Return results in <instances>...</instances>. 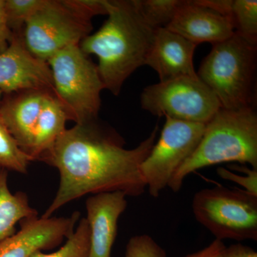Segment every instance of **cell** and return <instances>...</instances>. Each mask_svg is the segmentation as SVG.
<instances>
[{
  "label": "cell",
  "mask_w": 257,
  "mask_h": 257,
  "mask_svg": "<svg viewBox=\"0 0 257 257\" xmlns=\"http://www.w3.org/2000/svg\"><path fill=\"white\" fill-rule=\"evenodd\" d=\"M13 37V32L10 30L5 13V0H0V54L9 47Z\"/></svg>",
  "instance_id": "484cf974"
},
{
  "label": "cell",
  "mask_w": 257,
  "mask_h": 257,
  "mask_svg": "<svg viewBox=\"0 0 257 257\" xmlns=\"http://www.w3.org/2000/svg\"><path fill=\"white\" fill-rule=\"evenodd\" d=\"M166 28L197 45L224 41L234 33L231 18L203 6L197 0H183Z\"/></svg>",
  "instance_id": "4fadbf2b"
},
{
  "label": "cell",
  "mask_w": 257,
  "mask_h": 257,
  "mask_svg": "<svg viewBox=\"0 0 257 257\" xmlns=\"http://www.w3.org/2000/svg\"><path fill=\"white\" fill-rule=\"evenodd\" d=\"M90 243V230L86 218H82L65 244L53 253L37 251L31 257H88Z\"/></svg>",
  "instance_id": "44dd1931"
},
{
  "label": "cell",
  "mask_w": 257,
  "mask_h": 257,
  "mask_svg": "<svg viewBox=\"0 0 257 257\" xmlns=\"http://www.w3.org/2000/svg\"><path fill=\"white\" fill-rule=\"evenodd\" d=\"M30 162L0 118V168L25 174Z\"/></svg>",
  "instance_id": "d6986e66"
},
{
  "label": "cell",
  "mask_w": 257,
  "mask_h": 257,
  "mask_svg": "<svg viewBox=\"0 0 257 257\" xmlns=\"http://www.w3.org/2000/svg\"><path fill=\"white\" fill-rule=\"evenodd\" d=\"M165 117L158 141L140 166L146 187L155 198L168 187L175 172L195 151L206 125Z\"/></svg>",
  "instance_id": "9c48e42d"
},
{
  "label": "cell",
  "mask_w": 257,
  "mask_h": 257,
  "mask_svg": "<svg viewBox=\"0 0 257 257\" xmlns=\"http://www.w3.org/2000/svg\"><path fill=\"white\" fill-rule=\"evenodd\" d=\"M134 3L145 23L156 30L171 23L183 0H134Z\"/></svg>",
  "instance_id": "ac0fdd59"
},
{
  "label": "cell",
  "mask_w": 257,
  "mask_h": 257,
  "mask_svg": "<svg viewBox=\"0 0 257 257\" xmlns=\"http://www.w3.org/2000/svg\"><path fill=\"white\" fill-rule=\"evenodd\" d=\"M64 4L76 14L92 21L97 15H106L105 0H64Z\"/></svg>",
  "instance_id": "cb8c5ba5"
},
{
  "label": "cell",
  "mask_w": 257,
  "mask_h": 257,
  "mask_svg": "<svg viewBox=\"0 0 257 257\" xmlns=\"http://www.w3.org/2000/svg\"><path fill=\"white\" fill-rule=\"evenodd\" d=\"M257 45L238 34L212 44L198 77L215 94L221 108L254 109L256 103Z\"/></svg>",
  "instance_id": "277c9868"
},
{
  "label": "cell",
  "mask_w": 257,
  "mask_h": 257,
  "mask_svg": "<svg viewBox=\"0 0 257 257\" xmlns=\"http://www.w3.org/2000/svg\"><path fill=\"white\" fill-rule=\"evenodd\" d=\"M105 5L107 20L79 45L86 55L97 57L104 89L117 96L130 75L146 65L155 30L145 23L134 0H105Z\"/></svg>",
  "instance_id": "7a4b0ae2"
},
{
  "label": "cell",
  "mask_w": 257,
  "mask_h": 257,
  "mask_svg": "<svg viewBox=\"0 0 257 257\" xmlns=\"http://www.w3.org/2000/svg\"><path fill=\"white\" fill-rule=\"evenodd\" d=\"M126 197L121 192H105L94 194L86 201V219L90 230L88 257H111L118 221L127 207Z\"/></svg>",
  "instance_id": "7c38bea8"
},
{
  "label": "cell",
  "mask_w": 257,
  "mask_h": 257,
  "mask_svg": "<svg viewBox=\"0 0 257 257\" xmlns=\"http://www.w3.org/2000/svg\"><path fill=\"white\" fill-rule=\"evenodd\" d=\"M192 211L198 222L216 239H257V197L223 187L202 189L194 194Z\"/></svg>",
  "instance_id": "8992f818"
},
{
  "label": "cell",
  "mask_w": 257,
  "mask_h": 257,
  "mask_svg": "<svg viewBox=\"0 0 257 257\" xmlns=\"http://www.w3.org/2000/svg\"><path fill=\"white\" fill-rule=\"evenodd\" d=\"M32 89L55 94L50 68L28 50L23 32H13L9 47L0 54V90L10 94Z\"/></svg>",
  "instance_id": "30bf717a"
},
{
  "label": "cell",
  "mask_w": 257,
  "mask_h": 257,
  "mask_svg": "<svg viewBox=\"0 0 257 257\" xmlns=\"http://www.w3.org/2000/svg\"><path fill=\"white\" fill-rule=\"evenodd\" d=\"M52 73L56 97L69 120L76 124L97 119L101 92L104 89L97 66L79 45L65 47L47 61Z\"/></svg>",
  "instance_id": "5b68a950"
},
{
  "label": "cell",
  "mask_w": 257,
  "mask_h": 257,
  "mask_svg": "<svg viewBox=\"0 0 257 257\" xmlns=\"http://www.w3.org/2000/svg\"><path fill=\"white\" fill-rule=\"evenodd\" d=\"M8 178V171L0 168V242L16 233L18 222L38 216L25 193L10 192Z\"/></svg>",
  "instance_id": "e0dca14e"
},
{
  "label": "cell",
  "mask_w": 257,
  "mask_h": 257,
  "mask_svg": "<svg viewBox=\"0 0 257 257\" xmlns=\"http://www.w3.org/2000/svg\"><path fill=\"white\" fill-rule=\"evenodd\" d=\"M45 0H5L8 25L13 32H22L25 24Z\"/></svg>",
  "instance_id": "7402d4cb"
},
{
  "label": "cell",
  "mask_w": 257,
  "mask_h": 257,
  "mask_svg": "<svg viewBox=\"0 0 257 257\" xmlns=\"http://www.w3.org/2000/svg\"><path fill=\"white\" fill-rule=\"evenodd\" d=\"M92 30V21L76 14L64 0H45L25 24L23 36L32 55L47 62L58 51L79 45Z\"/></svg>",
  "instance_id": "ba28073f"
},
{
  "label": "cell",
  "mask_w": 257,
  "mask_h": 257,
  "mask_svg": "<svg viewBox=\"0 0 257 257\" xmlns=\"http://www.w3.org/2000/svg\"><path fill=\"white\" fill-rule=\"evenodd\" d=\"M223 257H257V253L252 248L236 243L225 248Z\"/></svg>",
  "instance_id": "f1b7e54d"
},
{
  "label": "cell",
  "mask_w": 257,
  "mask_h": 257,
  "mask_svg": "<svg viewBox=\"0 0 257 257\" xmlns=\"http://www.w3.org/2000/svg\"><path fill=\"white\" fill-rule=\"evenodd\" d=\"M197 2L203 6L228 17L232 20V0H197Z\"/></svg>",
  "instance_id": "4316f807"
},
{
  "label": "cell",
  "mask_w": 257,
  "mask_h": 257,
  "mask_svg": "<svg viewBox=\"0 0 257 257\" xmlns=\"http://www.w3.org/2000/svg\"><path fill=\"white\" fill-rule=\"evenodd\" d=\"M143 109L158 116L206 124L221 109L215 94L199 77H182L144 89Z\"/></svg>",
  "instance_id": "52a82bcc"
},
{
  "label": "cell",
  "mask_w": 257,
  "mask_h": 257,
  "mask_svg": "<svg viewBox=\"0 0 257 257\" xmlns=\"http://www.w3.org/2000/svg\"><path fill=\"white\" fill-rule=\"evenodd\" d=\"M226 162L248 164L257 170V114L254 109L228 110L221 108L207 123L195 151L181 165L168 187L182 188L191 173Z\"/></svg>",
  "instance_id": "3957f363"
},
{
  "label": "cell",
  "mask_w": 257,
  "mask_h": 257,
  "mask_svg": "<svg viewBox=\"0 0 257 257\" xmlns=\"http://www.w3.org/2000/svg\"><path fill=\"white\" fill-rule=\"evenodd\" d=\"M159 126L134 149L124 148L117 133L96 121L66 128L45 162L58 170L60 182L42 218L87 194L121 192L139 197L147 188L140 166L156 143Z\"/></svg>",
  "instance_id": "6da1fadb"
},
{
  "label": "cell",
  "mask_w": 257,
  "mask_h": 257,
  "mask_svg": "<svg viewBox=\"0 0 257 257\" xmlns=\"http://www.w3.org/2000/svg\"><path fill=\"white\" fill-rule=\"evenodd\" d=\"M80 214L68 217L32 218L21 221V229L0 242V257H31L37 251L58 246L74 232Z\"/></svg>",
  "instance_id": "8fae6325"
},
{
  "label": "cell",
  "mask_w": 257,
  "mask_h": 257,
  "mask_svg": "<svg viewBox=\"0 0 257 257\" xmlns=\"http://www.w3.org/2000/svg\"><path fill=\"white\" fill-rule=\"evenodd\" d=\"M226 246L220 240L215 239L200 251L184 257H223Z\"/></svg>",
  "instance_id": "83f0119b"
},
{
  "label": "cell",
  "mask_w": 257,
  "mask_h": 257,
  "mask_svg": "<svg viewBox=\"0 0 257 257\" xmlns=\"http://www.w3.org/2000/svg\"><path fill=\"white\" fill-rule=\"evenodd\" d=\"M49 93L52 92L32 89L13 93L0 105V118L19 147L28 156L35 128Z\"/></svg>",
  "instance_id": "9a60e30c"
},
{
  "label": "cell",
  "mask_w": 257,
  "mask_h": 257,
  "mask_svg": "<svg viewBox=\"0 0 257 257\" xmlns=\"http://www.w3.org/2000/svg\"><path fill=\"white\" fill-rule=\"evenodd\" d=\"M234 32L245 40L257 45V1L235 0L232 5Z\"/></svg>",
  "instance_id": "ffe728a7"
},
{
  "label": "cell",
  "mask_w": 257,
  "mask_h": 257,
  "mask_svg": "<svg viewBox=\"0 0 257 257\" xmlns=\"http://www.w3.org/2000/svg\"><path fill=\"white\" fill-rule=\"evenodd\" d=\"M217 174L221 178L239 184L244 189L243 191L257 197L256 169L248 168L246 175L241 176L235 174L227 169L220 167L217 170Z\"/></svg>",
  "instance_id": "d4e9b609"
},
{
  "label": "cell",
  "mask_w": 257,
  "mask_h": 257,
  "mask_svg": "<svg viewBox=\"0 0 257 257\" xmlns=\"http://www.w3.org/2000/svg\"><path fill=\"white\" fill-rule=\"evenodd\" d=\"M125 257H167L163 248L147 234L138 235L128 240Z\"/></svg>",
  "instance_id": "603a6c76"
},
{
  "label": "cell",
  "mask_w": 257,
  "mask_h": 257,
  "mask_svg": "<svg viewBox=\"0 0 257 257\" xmlns=\"http://www.w3.org/2000/svg\"><path fill=\"white\" fill-rule=\"evenodd\" d=\"M68 116L54 93L47 94L38 119L31 150L32 161L45 162L59 137L66 130Z\"/></svg>",
  "instance_id": "2e32d148"
},
{
  "label": "cell",
  "mask_w": 257,
  "mask_h": 257,
  "mask_svg": "<svg viewBox=\"0 0 257 257\" xmlns=\"http://www.w3.org/2000/svg\"><path fill=\"white\" fill-rule=\"evenodd\" d=\"M197 46V44L167 28H157L146 65L158 74L160 82L197 77L193 64Z\"/></svg>",
  "instance_id": "5bb4252c"
}]
</instances>
